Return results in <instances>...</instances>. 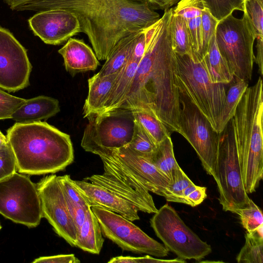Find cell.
<instances>
[{
    "label": "cell",
    "instance_id": "obj_31",
    "mask_svg": "<svg viewBox=\"0 0 263 263\" xmlns=\"http://www.w3.org/2000/svg\"><path fill=\"white\" fill-rule=\"evenodd\" d=\"M205 9L219 21L234 10L245 11V0H201Z\"/></svg>",
    "mask_w": 263,
    "mask_h": 263
},
{
    "label": "cell",
    "instance_id": "obj_6",
    "mask_svg": "<svg viewBox=\"0 0 263 263\" xmlns=\"http://www.w3.org/2000/svg\"><path fill=\"white\" fill-rule=\"evenodd\" d=\"M215 41L234 78L249 82L252 79L256 35L252 25L243 12L241 18L231 14L218 21Z\"/></svg>",
    "mask_w": 263,
    "mask_h": 263
},
{
    "label": "cell",
    "instance_id": "obj_2",
    "mask_svg": "<svg viewBox=\"0 0 263 263\" xmlns=\"http://www.w3.org/2000/svg\"><path fill=\"white\" fill-rule=\"evenodd\" d=\"M62 9L73 13L98 60H106L123 38L155 24L160 15L146 0H35L16 7L38 12Z\"/></svg>",
    "mask_w": 263,
    "mask_h": 263
},
{
    "label": "cell",
    "instance_id": "obj_30",
    "mask_svg": "<svg viewBox=\"0 0 263 263\" xmlns=\"http://www.w3.org/2000/svg\"><path fill=\"white\" fill-rule=\"evenodd\" d=\"M137 121L158 145L167 137L171 136V132L156 117L142 110H132Z\"/></svg>",
    "mask_w": 263,
    "mask_h": 263
},
{
    "label": "cell",
    "instance_id": "obj_28",
    "mask_svg": "<svg viewBox=\"0 0 263 263\" xmlns=\"http://www.w3.org/2000/svg\"><path fill=\"white\" fill-rule=\"evenodd\" d=\"M172 47L176 54L193 58L191 39L185 19L173 13L171 20Z\"/></svg>",
    "mask_w": 263,
    "mask_h": 263
},
{
    "label": "cell",
    "instance_id": "obj_25",
    "mask_svg": "<svg viewBox=\"0 0 263 263\" xmlns=\"http://www.w3.org/2000/svg\"><path fill=\"white\" fill-rule=\"evenodd\" d=\"M141 31L122 39L110 52L97 73L105 76L118 72L129 59Z\"/></svg>",
    "mask_w": 263,
    "mask_h": 263
},
{
    "label": "cell",
    "instance_id": "obj_5",
    "mask_svg": "<svg viewBox=\"0 0 263 263\" xmlns=\"http://www.w3.org/2000/svg\"><path fill=\"white\" fill-rule=\"evenodd\" d=\"M176 55L178 90L195 104L218 134L226 103L225 84L211 82L202 61L195 62L189 55Z\"/></svg>",
    "mask_w": 263,
    "mask_h": 263
},
{
    "label": "cell",
    "instance_id": "obj_9",
    "mask_svg": "<svg viewBox=\"0 0 263 263\" xmlns=\"http://www.w3.org/2000/svg\"><path fill=\"white\" fill-rule=\"evenodd\" d=\"M0 214L15 223L37 226L43 215L36 185L16 172L0 180Z\"/></svg>",
    "mask_w": 263,
    "mask_h": 263
},
{
    "label": "cell",
    "instance_id": "obj_42",
    "mask_svg": "<svg viewBox=\"0 0 263 263\" xmlns=\"http://www.w3.org/2000/svg\"><path fill=\"white\" fill-rule=\"evenodd\" d=\"M70 214L73 219L77 232L80 230L85 219L87 211L86 209L72 203L67 202Z\"/></svg>",
    "mask_w": 263,
    "mask_h": 263
},
{
    "label": "cell",
    "instance_id": "obj_8",
    "mask_svg": "<svg viewBox=\"0 0 263 263\" xmlns=\"http://www.w3.org/2000/svg\"><path fill=\"white\" fill-rule=\"evenodd\" d=\"M150 223L164 246L179 258L200 261L212 252L211 246L190 229L167 203L154 213Z\"/></svg>",
    "mask_w": 263,
    "mask_h": 263
},
{
    "label": "cell",
    "instance_id": "obj_13",
    "mask_svg": "<svg viewBox=\"0 0 263 263\" xmlns=\"http://www.w3.org/2000/svg\"><path fill=\"white\" fill-rule=\"evenodd\" d=\"M103 164L104 172L84 180L105 187L133 204L139 211L155 213L158 209L149 191L131 174L109 157L98 155Z\"/></svg>",
    "mask_w": 263,
    "mask_h": 263
},
{
    "label": "cell",
    "instance_id": "obj_11",
    "mask_svg": "<svg viewBox=\"0 0 263 263\" xmlns=\"http://www.w3.org/2000/svg\"><path fill=\"white\" fill-rule=\"evenodd\" d=\"M86 118L88 123L81 143L86 152H89L96 148H119L130 142L135 126L132 110L120 108L107 112L92 114Z\"/></svg>",
    "mask_w": 263,
    "mask_h": 263
},
{
    "label": "cell",
    "instance_id": "obj_23",
    "mask_svg": "<svg viewBox=\"0 0 263 263\" xmlns=\"http://www.w3.org/2000/svg\"><path fill=\"white\" fill-rule=\"evenodd\" d=\"M104 241L100 223L90 208L87 211L84 223L77 232L75 247L92 254H99Z\"/></svg>",
    "mask_w": 263,
    "mask_h": 263
},
{
    "label": "cell",
    "instance_id": "obj_47",
    "mask_svg": "<svg viewBox=\"0 0 263 263\" xmlns=\"http://www.w3.org/2000/svg\"><path fill=\"white\" fill-rule=\"evenodd\" d=\"M8 143L6 136L4 135L0 131V147Z\"/></svg>",
    "mask_w": 263,
    "mask_h": 263
},
{
    "label": "cell",
    "instance_id": "obj_43",
    "mask_svg": "<svg viewBox=\"0 0 263 263\" xmlns=\"http://www.w3.org/2000/svg\"><path fill=\"white\" fill-rule=\"evenodd\" d=\"M206 190L205 187L196 185L186 197L185 204L194 207L201 203L207 196Z\"/></svg>",
    "mask_w": 263,
    "mask_h": 263
},
{
    "label": "cell",
    "instance_id": "obj_35",
    "mask_svg": "<svg viewBox=\"0 0 263 263\" xmlns=\"http://www.w3.org/2000/svg\"><path fill=\"white\" fill-rule=\"evenodd\" d=\"M58 178L67 202L86 209L90 208L69 175L58 176Z\"/></svg>",
    "mask_w": 263,
    "mask_h": 263
},
{
    "label": "cell",
    "instance_id": "obj_15",
    "mask_svg": "<svg viewBox=\"0 0 263 263\" xmlns=\"http://www.w3.org/2000/svg\"><path fill=\"white\" fill-rule=\"evenodd\" d=\"M31 70L26 49L0 27V88L14 92L27 87Z\"/></svg>",
    "mask_w": 263,
    "mask_h": 263
},
{
    "label": "cell",
    "instance_id": "obj_40",
    "mask_svg": "<svg viewBox=\"0 0 263 263\" xmlns=\"http://www.w3.org/2000/svg\"><path fill=\"white\" fill-rule=\"evenodd\" d=\"M204 8L201 0H181L173 8V13L189 19L201 15Z\"/></svg>",
    "mask_w": 263,
    "mask_h": 263
},
{
    "label": "cell",
    "instance_id": "obj_14",
    "mask_svg": "<svg viewBox=\"0 0 263 263\" xmlns=\"http://www.w3.org/2000/svg\"><path fill=\"white\" fill-rule=\"evenodd\" d=\"M36 186L43 217L48 221L59 236L71 246L75 247L77 230L58 176L55 175L47 176L43 178Z\"/></svg>",
    "mask_w": 263,
    "mask_h": 263
},
{
    "label": "cell",
    "instance_id": "obj_1",
    "mask_svg": "<svg viewBox=\"0 0 263 263\" xmlns=\"http://www.w3.org/2000/svg\"><path fill=\"white\" fill-rule=\"evenodd\" d=\"M173 8L145 29V50L121 108L144 110L171 132L180 134V104L177 84V61L172 47Z\"/></svg>",
    "mask_w": 263,
    "mask_h": 263
},
{
    "label": "cell",
    "instance_id": "obj_44",
    "mask_svg": "<svg viewBox=\"0 0 263 263\" xmlns=\"http://www.w3.org/2000/svg\"><path fill=\"white\" fill-rule=\"evenodd\" d=\"M256 39H257L256 54L255 56L254 62L257 65L258 73L262 76L263 73V37H258Z\"/></svg>",
    "mask_w": 263,
    "mask_h": 263
},
{
    "label": "cell",
    "instance_id": "obj_36",
    "mask_svg": "<svg viewBox=\"0 0 263 263\" xmlns=\"http://www.w3.org/2000/svg\"><path fill=\"white\" fill-rule=\"evenodd\" d=\"M217 21L205 8L201 13V49L202 60L207 53L212 37L215 34Z\"/></svg>",
    "mask_w": 263,
    "mask_h": 263
},
{
    "label": "cell",
    "instance_id": "obj_24",
    "mask_svg": "<svg viewBox=\"0 0 263 263\" xmlns=\"http://www.w3.org/2000/svg\"><path fill=\"white\" fill-rule=\"evenodd\" d=\"M202 62L207 73L214 83H231L234 76L216 45L215 34L212 38L208 50Z\"/></svg>",
    "mask_w": 263,
    "mask_h": 263
},
{
    "label": "cell",
    "instance_id": "obj_32",
    "mask_svg": "<svg viewBox=\"0 0 263 263\" xmlns=\"http://www.w3.org/2000/svg\"><path fill=\"white\" fill-rule=\"evenodd\" d=\"M127 145L136 152L145 156L152 154L158 146L150 136L135 120L132 138Z\"/></svg>",
    "mask_w": 263,
    "mask_h": 263
},
{
    "label": "cell",
    "instance_id": "obj_3",
    "mask_svg": "<svg viewBox=\"0 0 263 263\" xmlns=\"http://www.w3.org/2000/svg\"><path fill=\"white\" fill-rule=\"evenodd\" d=\"M17 171L29 175L55 173L74 160L70 136L46 122H16L7 132Z\"/></svg>",
    "mask_w": 263,
    "mask_h": 263
},
{
    "label": "cell",
    "instance_id": "obj_4",
    "mask_svg": "<svg viewBox=\"0 0 263 263\" xmlns=\"http://www.w3.org/2000/svg\"><path fill=\"white\" fill-rule=\"evenodd\" d=\"M262 80L248 87L232 118L242 180L247 194L254 192L263 177Z\"/></svg>",
    "mask_w": 263,
    "mask_h": 263
},
{
    "label": "cell",
    "instance_id": "obj_18",
    "mask_svg": "<svg viewBox=\"0 0 263 263\" xmlns=\"http://www.w3.org/2000/svg\"><path fill=\"white\" fill-rule=\"evenodd\" d=\"M73 182L91 207L97 206L132 221L139 220L138 210L132 203L99 185L83 180Z\"/></svg>",
    "mask_w": 263,
    "mask_h": 263
},
{
    "label": "cell",
    "instance_id": "obj_33",
    "mask_svg": "<svg viewBox=\"0 0 263 263\" xmlns=\"http://www.w3.org/2000/svg\"><path fill=\"white\" fill-rule=\"evenodd\" d=\"M192 183L180 167L167 187L163 197L167 201L182 203L183 191Z\"/></svg>",
    "mask_w": 263,
    "mask_h": 263
},
{
    "label": "cell",
    "instance_id": "obj_22",
    "mask_svg": "<svg viewBox=\"0 0 263 263\" xmlns=\"http://www.w3.org/2000/svg\"><path fill=\"white\" fill-rule=\"evenodd\" d=\"M118 72L105 76L97 73L88 80V95L83 106L84 118L102 111Z\"/></svg>",
    "mask_w": 263,
    "mask_h": 263
},
{
    "label": "cell",
    "instance_id": "obj_20",
    "mask_svg": "<svg viewBox=\"0 0 263 263\" xmlns=\"http://www.w3.org/2000/svg\"><path fill=\"white\" fill-rule=\"evenodd\" d=\"M60 111L59 101L39 96L26 100L12 115L11 119L20 123H30L47 120Z\"/></svg>",
    "mask_w": 263,
    "mask_h": 263
},
{
    "label": "cell",
    "instance_id": "obj_17",
    "mask_svg": "<svg viewBox=\"0 0 263 263\" xmlns=\"http://www.w3.org/2000/svg\"><path fill=\"white\" fill-rule=\"evenodd\" d=\"M28 22L34 34L50 45L61 44L82 32L76 15L62 9L39 12Z\"/></svg>",
    "mask_w": 263,
    "mask_h": 263
},
{
    "label": "cell",
    "instance_id": "obj_16",
    "mask_svg": "<svg viewBox=\"0 0 263 263\" xmlns=\"http://www.w3.org/2000/svg\"><path fill=\"white\" fill-rule=\"evenodd\" d=\"M89 153L103 154L115 161L122 168L131 174L147 190L164 196L170 179L161 172L147 156L140 154L128 146L116 149L96 148Z\"/></svg>",
    "mask_w": 263,
    "mask_h": 263
},
{
    "label": "cell",
    "instance_id": "obj_19",
    "mask_svg": "<svg viewBox=\"0 0 263 263\" xmlns=\"http://www.w3.org/2000/svg\"><path fill=\"white\" fill-rule=\"evenodd\" d=\"M62 56L65 69L72 77L88 71H95L100 65L92 49L82 40L70 37L58 50Z\"/></svg>",
    "mask_w": 263,
    "mask_h": 263
},
{
    "label": "cell",
    "instance_id": "obj_27",
    "mask_svg": "<svg viewBox=\"0 0 263 263\" xmlns=\"http://www.w3.org/2000/svg\"><path fill=\"white\" fill-rule=\"evenodd\" d=\"M236 259L239 263L263 262V225L247 232L245 243Z\"/></svg>",
    "mask_w": 263,
    "mask_h": 263
},
{
    "label": "cell",
    "instance_id": "obj_48",
    "mask_svg": "<svg viewBox=\"0 0 263 263\" xmlns=\"http://www.w3.org/2000/svg\"><path fill=\"white\" fill-rule=\"evenodd\" d=\"M260 4L263 5V0H257Z\"/></svg>",
    "mask_w": 263,
    "mask_h": 263
},
{
    "label": "cell",
    "instance_id": "obj_34",
    "mask_svg": "<svg viewBox=\"0 0 263 263\" xmlns=\"http://www.w3.org/2000/svg\"><path fill=\"white\" fill-rule=\"evenodd\" d=\"M239 216L241 223L247 232H251L263 225V216L259 208L250 199L249 204L235 213Z\"/></svg>",
    "mask_w": 263,
    "mask_h": 263
},
{
    "label": "cell",
    "instance_id": "obj_46",
    "mask_svg": "<svg viewBox=\"0 0 263 263\" xmlns=\"http://www.w3.org/2000/svg\"><path fill=\"white\" fill-rule=\"evenodd\" d=\"M35 0H5V2L14 10L16 7Z\"/></svg>",
    "mask_w": 263,
    "mask_h": 263
},
{
    "label": "cell",
    "instance_id": "obj_21",
    "mask_svg": "<svg viewBox=\"0 0 263 263\" xmlns=\"http://www.w3.org/2000/svg\"><path fill=\"white\" fill-rule=\"evenodd\" d=\"M140 62V60L134 57L131 53L127 62L119 71L103 108L98 114L109 112L121 107L125 101Z\"/></svg>",
    "mask_w": 263,
    "mask_h": 263
},
{
    "label": "cell",
    "instance_id": "obj_45",
    "mask_svg": "<svg viewBox=\"0 0 263 263\" xmlns=\"http://www.w3.org/2000/svg\"><path fill=\"white\" fill-rule=\"evenodd\" d=\"M154 9L166 10L179 0H146Z\"/></svg>",
    "mask_w": 263,
    "mask_h": 263
},
{
    "label": "cell",
    "instance_id": "obj_49",
    "mask_svg": "<svg viewBox=\"0 0 263 263\" xmlns=\"http://www.w3.org/2000/svg\"><path fill=\"white\" fill-rule=\"evenodd\" d=\"M1 229H2V226H1V223H0V230H1Z\"/></svg>",
    "mask_w": 263,
    "mask_h": 263
},
{
    "label": "cell",
    "instance_id": "obj_29",
    "mask_svg": "<svg viewBox=\"0 0 263 263\" xmlns=\"http://www.w3.org/2000/svg\"><path fill=\"white\" fill-rule=\"evenodd\" d=\"M226 93V103L222 112L218 128V134L222 132L234 116L236 108L247 88L248 83L234 78Z\"/></svg>",
    "mask_w": 263,
    "mask_h": 263
},
{
    "label": "cell",
    "instance_id": "obj_41",
    "mask_svg": "<svg viewBox=\"0 0 263 263\" xmlns=\"http://www.w3.org/2000/svg\"><path fill=\"white\" fill-rule=\"evenodd\" d=\"M80 260L73 254L42 256L35 259L33 263H79Z\"/></svg>",
    "mask_w": 263,
    "mask_h": 263
},
{
    "label": "cell",
    "instance_id": "obj_37",
    "mask_svg": "<svg viewBox=\"0 0 263 263\" xmlns=\"http://www.w3.org/2000/svg\"><path fill=\"white\" fill-rule=\"evenodd\" d=\"M253 27L256 38L263 37V5L257 0H245V11Z\"/></svg>",
    "mask_w": 263,
    "mask_h": 263
},
{
    "label": "cell",
    "instance_id": "obj_39",
    "mask_svg": "<svg viewBox=\"0 0 263 263\" xmlns=\"http://www.w3.org/2000/svg\"><path fill=\"white\" fill-rule=\"evenodd\" d=\"M0 89V120L11 119L13 113L26 101Z\"/></svg>",
    "mask_w": 263,
    "mask_h": 263
},
{
    "label": "cell",
    "instance_id": "obj_7",
    "mask_svg": "<svg viewBox=\"0 0 263 263\" xmlns=\"http://www.w3.org/2000/svg\"><path fill=\"white\" fill-rule=\"evenodd\" d=\"M215 181L223 211L235 213L249 204L250 198L243 183L232 119L219 133Z\"/></svg>",
    "mask_w": 263,
    "mask_h": 263
},
{
    "label": "cell",
    "instance_id": "obj_12",
    "mask_svg": "<svg viewBox=\"0 0 263 263\" xmlns=\"http://www.w3.org/2000/svg\"><path fill=\"white\" fill-rule=\"evenodd\" d=\"M90 208L100 223L103 235L122 250L156 257L168 255L169 251L163 245L149 237L132 221L101 207Z\"/></svg>",
    "mask_w": 263,
    "mask_h": 263
},
{
    "label": "cell",
    "instance_id": "obj_38",
    "mask_svg": "<svg viewBox=\"0 0 263 263\" xmlns=\"http://www.w3.org/2000/svg\"><path fill=\"white\" fill-rule=\"evenodd\" d=\"M16 161L8 142L0 147V180L16 172Z\"/></svg>",
    "mask_w": 263,
    "mask_h": 263
},
{
    "label": "cell",
    "instance_id": "obj_10",
    "mask_svg": "<svg viewBox=\"0 0 263 263\" xmlns=\"http://www.w3.org/2000/svg\"><path fill=\"white\" fill-rule=\"evenodd\" d=\"M180 104V134L190 143L206 173L216 179L219 134L208 120L182 92Z\"/></svg>",
    "mask_w": 263,
    "mask_h": 263
},
{
    "label": "cell",
    "instance_id": "obj_26",
    "mask_svg": "<svg viewBox=\"0 0 263 263\" xmlns=\"http://www.w3.org/2000/svg\"><path fill=\"white\" fill-rule=\"evenodd\" d=\"M147 156L153 163L171 181L180 166L175 158L171 136L159 143L156 151Z\"/></svg>",
    "mask_w": 263,
    "mask_h": 263
}]
</instances>
